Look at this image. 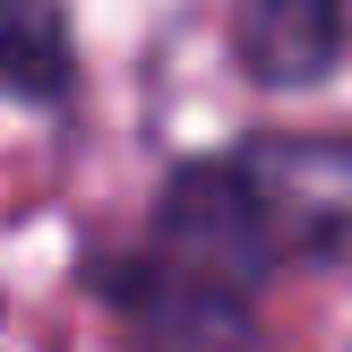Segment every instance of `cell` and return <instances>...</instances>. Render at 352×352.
<instances>
[{
    "label": "cell",
    "instance_id": "277c9868",
    "mask_svg": "<svg viewBox=\"0 0 352 352\" xmlns=\"http://www.w3.org/2000/svg\"><path fill=\"white\" fill-rule=\"evenodd\" d=\"M78 78V52H69V17L60 0H0V86L9 95H69Z\"/></svg>",
    "mask_w": 352,
    "mask_h": 352
},
{
    "label": "cell",
    "instance_id": "6da1fadb",
    "mask_svg": "<svg viewBox=\"0 0 352 352\" xmlns=\"http://www.w3.org/2000/svg\"><path fill=\"white\" fill-rule=\"evenodd\" d=\"M275 250L258 232L250 198H241L232 164L223 155H198V164L172 172L164 206H155V250H146V275L172 292H198V301H241L267 284Z\"/></svg>",
    "mask_w": 352,
    "mask_h": 352
},
{
    "label": "cell",
    "instance_id": "3957f363",
    "mask_svg": "<svg viewBox=\"0 0 352 352\" xmlns=\"http://www.w3.org/2000/svg\"><path fill=\"white\" fill-rule=\"evenodd\" d=\"M352 43V9L344 0H241L232 17V52L258 86H318Z\"/></svg>",
    "mask_w": 352,
    "mask_h": 352
},
{
    "label": "cell",
    "instance_id": "7a4b0ae2",
    "mask_svg": "<svg viewBox=\"0 0 352 352\" xmlns=\"http://www.w3.org/2000/svg\"><path fill=\"white\" fill-rule=\"evenodd\" d=\"M250 198L275 258H336L352 250V138L327 129H258L241 155H223Z\"/></svg>",
    "mask_w": 352,
    "mask_h": 352
}]
</instances>
